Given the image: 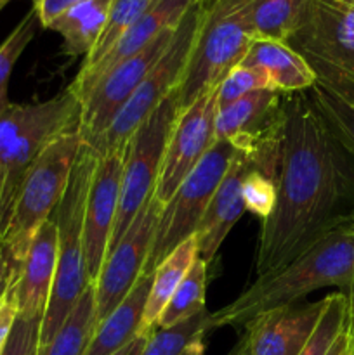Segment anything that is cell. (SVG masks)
Returning a JSON list of instances; mask_svg holds the SVG:
<instances>
[{
  "instance_id": "60d3db41",
  "label": "cell",
  "mask_w": 354,
  "mask_h": 355,
  "mask_svg": "<svg viewBox=\"0 0 354 355\" xmlns=\"http://www.w3.org/2000/svg\"><path fill=\"white\" fill-rule=\"evenodd\" d=\"M347 311H349V309H347ZM349 355H354V321H349Z\"/></svg>"
},
{
  "instance_id": "836d02e7",
  "label": "cell",
  "mask_w": 354,
  "mask_h": 355,
  "mask_svg": "<svg viewBox=\"0 0 354 355\" xmlns=\"http://www.w3.org/2000/svg\"><path fill=\"white\" fill-rule=\"evenodd\" d=\"M14 281L9 284L3 297L0 298V355H2L3 347H6L7 338L10 335V329H12L17 318V298Z\"/></svg>"
},
{
  "instance_id": "8992f818",
  "label": "cell",
  "mask_w": 354,
  "mask_h": 355,
  "mask_svg": "<svg viewBox=\"0 0 354 355\" xmlns=\"http://www.w3.org/2000/svg\"><path fill=\"white\" fill-rule=\"evenodd\" d=\"M255 0H215L203 9L200 30L187 61L179 92V111L215 89L243 61L257 38L253 30Z\"/></svg>"
},
{
  "instance_id": "5bb4252c",
  "label": "cell",
  "mask_w": 354,
  "mask_h": 355,
  "mask_svg": "<svg viewBox=\"0 0 354 355\" xmlns=\"http://www.w3.org/2000/svg\"><path fill=\"white\" fill-rule=\"evenodd\" d=\"M124 158L125 148L101 155L90 179L83 215V253L90 284L99 277L117 222Z\"/></svg>"
},
{
  "instance_id": "74e56055",
  "label": "cell",
  "mask_w": 354,
  "mask_h": 355,
  "mask_svg": "<svg viewBox=\"0 0 354 355\" xmlns=\"http://www.w3.org/2000/svg\"><path fill=\"white\" fill-rule=\"evenodd\" d=\"M228 355H250V343L246 333L236 342V345L229 350Z\"/></svg>"
},
{
  "instance_id": "83f0119b",
  "label": "cell",
  "mask_w": 354,
  "mask_h": 355,
  "mask_svg": "<svg viewBox=\"0 0 354 355\" xmlns=\"http://www.w3.org/2000/svg\"><path fill=\"white\" fill-rule=\"evenodd\" d=\"M212 331V312L203 311L169 328H156L148 336L141 355H180L191 343Z\"/></svg>"
},
{
  "instance_id": "4dcf8cb0",
  "label": "cell",
  "mask_w": 354,
  "mask_h": 355,
  "mask_svg": "<svg viewBox=\"0 0 354 355\" xmlns=\"http://www.w3.org/2000/svg\"><path fill=\"white\" fill-rule=\"evenodd\" d=\"M38 26H42L40 19H38L37 12L31 9L0 45V113L10 104L9 97H7V87H9L14 64L24 52V49L28 47V44L33 40Z\"/></svg>"
},
{
  "instance_id": "ee69618b",
  "label": "cell",
  "mask_w": 354,
  "mask_h": 355,
  "mask_svg": "<svg viewBox=\"0 0 354 355\" xmlns=\"http://www.w3.org/2000/svg\"><path fill=\"white\" fill-rule=\"evenodd\" d=\"M342 355H349V347H347V350H346V352H344Z\"/></svg>"
},
{
  "instance_id": "2e32d148",
  "label": "cell",
  "mask_w": 354,
  "mask_h": 355,
  "mask_svg": "<svg viewBox=\"0 0 354 355\" xmlns=\"http://www.w3.org/2000/svg\"><path fill=\"white\" fill-rule=\"evenodd\" d=\"M326 298L271 309L246 322L250 355H298L311 338Z\"/></svg>"
},
{
  "instance_id": "cb8c5ba5",
  "label": "cell",
  "mask_w": 354,
  "mask_h": 355,
  "mask_svg": "<svg viewBox=\"0 0 354 355\" xmlns=\"http://www.w3.org/2000/svg\"><path fill=\"white\" fill-rule=\"evenodd\" d=\"M96 328V293L90 284L58 333L38 345L37 355H85Z\"/></svg>"
},
{
  "instance_id": "9c48e42d",
  "label": "cell",
  "mask_w": 354,
  "mask_h": 355,
  "mask_svg": "<svg viewBox=\"0 0 354 355\" xmlns=\"http://www.w3.org/2000/svg\"><path fill=\"white\" fill-rule=\"evenodd\" d=\"M203 7L200 0L189 7L180 23L177 24L174 37L169 47L163 52L162 58L156 61L151 71L146 75L141 85L135 89L130 99L125 103L120 113L115 116L113 123L106 130V134L99 139L94 151L97 155H106L113 149L125 148L128 137L134 134L135 128L155 111V107L169 96L172 90L180 85L198 30H200Z\"/></svg>"
},
{
  "instance_id": "f1b7e54d",
  "label": "cell",
  "mask_w": 354,
  "mask_h": 355,
  "mask_svg": "<svg viewBox=\"0 0 354 355\" xmlns=\"http://www.w3.org/2000/svg\"><path fill=\"white\" fill-rule=\"evenodd\" d=\"M305 92L337 142L354 156V103L337 96L319 83H314Z\"/></svg>"
},
{
  "instance_id": "8fae6325",
  "label": "cell",
  "mask_w": 354,
  "mask_h": 355,
  "mask_svg": "<svg viewBox=\"0 0 354 355\" xmlns=\"http://www.w3.org/2000/svg\"><path fill=\"white\" fill-rule=\"evenodd\" d=\"M176 28L162 33L144 49L120 61L108 69L103 76H99V80L94 83L90 92L82 101V113H80L82 142L94 148L106 134L115 116L120 113L125 103L130 99L135 89L141 85L146 75L167 51Z\"/></svg>"
},
{
  "instance_id": "ffe728a7",
  "label": "cell",
  "mask_w": 354,
  "mask_h": 355,
  "mask_svg": "<svg viewBox=\"0 0 354 355\" xmlns=\"http://www.w3.org/2000/svg\"><path fill=\"white\" fill-rule=\"evenodd\" d=\"M239 64L262 69L269 78L271 89L283 94L305 92L316 83L307 62L280 40L255 38Z\"/></svg>"
},
{
  "instance_id": "52a82bcc",
  "label": "cell",
  "mask_w": 354,
  "mask_h": 355,
  "mask_svg": "<svg viewBox=\"0 0 354 355\" xmlns=\"http://www.w3.org/2000/svg\"><path fill=\"white\" fill-rule=\"evenodd\" d=\"M316 83L354 103V0H307L285 40Z\"/></svg>"
},
{
  "instance_id": "ba28073f",
  "label": "cell",
  "mask_w": 354,
  "mask_h": 355,
  "mask_svg": "<svg viewBox=\"0 0 354 355\" xmlns=\"http://www.w3.org/2000/svg\"><path fill=\"white\" fill-rule=\"evenodd\" d=\"M177 113H179V92L176 89L135 128L125 144L120 201H118L117 222H115L108 253L127 232L135 215L155 196L160 165Z\"/></svg>"
},
{
  "instance_id": "3957f363",
  "label": "cell",
  "mask_w": 354,
  "mask_h": 355,
  "mask_svg": "<svg viewBox=\"0 0 354 355\" xmlns=\"http://www.w3.org/2000/svg\"><path fill=\"white\" fill-rule=\"evenodd\" d=\"M80 113L82 104L69 87L42 103H10L0 113V234L28 170L49 144L80 128Z\"/></svg>"
},
{
  "instance_id": "603a6c76",
  "label": "cell",
  "mask_w": 354,
  "mask_h": 355,
  "mask_svg": "<svg viewBox=\"0 0 354 355\" xmlns=\"http://www.w3.org/2000/svg\"><path fill=\"white\" fill-rule=\"evenodd\" d=\"M198 259V241L196 236H191L184 243H180L155 270H153L151 288H149L148 302L144 307L139 335H151L156 329V321L160 314L169 304L172 295L183 283L187 270L193 267L194 260Z\"/></svg>"
},
{
  "instance_id": "e575fe53",
  "label": "cell",
  "mask_w": 354,
  "mask_h": 355,
  "mask_svg": "<svg viewBox=\"0 0 354 355\" xmlns=\"http://www.w3.org/2000/svg\"><path fill=\"white\" fill-rule=\"evenodd\" d=\"M82 0H33V10L37 12L40 24L44 28H49V24L61 16L65 10L73 7L75 3Z\"/></svg>"
},
{
  "instance_id": "4316f807",
  "label": "cell",
  "mask_w": 354,
  "mask_h": 355,
  "mask_svg": "<svg viewBox=\"0 0 354 355\" xmlns=\"http://www.w3.org/2000/svg\"><path fill=\"white\" fill-rule=\"evenodd\" d=\"M158 0H115L108 16L106 26L101 33L99 40L94 45L90 54L83 59L78 73H87L96 68L108 55V52L118 44L121 37L151 9Z\"/></svg>"
},
{
  "instance_id": "f546056e",
  "label": "cell",
  "mask_w": 354,
  "mask_h": 355,
  "mask_svg": "<svg viewBox=\"0 0 354 355\" xmlns=\"http://www.w3.org/2000/svg\"><path fill=\"white\" fill-rule=\"evenodd\" d=\"M307 0H255L253 30L257 38L285 42L294 31Z\"/></svg>"
},
{
  "instance_id": "8d00e7d4",
  "label": "cell",
  "mask_w": 354,
  "mask_h": 355,
  "mask_svg": "<svg viewBox=\"0 0 354 355\" xmlns=\"http://www.w3.org/2000/svg\"><path fill=\"white\" fill-rule=\"evenodd\" d=\"M146 340H148V335H139L135 336L134 340H132L128 345H125L124 349L118 350L115 355H141L142 349H144V343Z\"/></svg>"
},
{
  "instance_id": "7402d4cb",
  "label": "cell",
  "mask_w": 354,
  "mask_h": 355,
  "mask_svg": "<svg viewBox=\"0 0 354 355\" xmlns=\"http://www.w3.org/2000/svg\"><path fill=\"white\" fill-rule=\"evenodd\" d=\"M115 0H82L56 17L49 30L62 38V54L83 59L99 40Z\"/></svg>"
},
{
  "instance_id": "5b68a950",
  "label": "cell",
  "mask_w": 354,
  "mask_h": 355,
  "mask_svg": "<svg viewBox=\"0 0 354 355\" xmlns=\"http://www.w3.org/2000/svg\"><path fill=\"white\" fill-rule=\"evenodd\" d=\"M80 146V128L58 137L38 156L21 184L9 220L0 234V250L16 276L38 229L52 217L68 187Z\"/></svg>"
},
{
  "instance_id": "e0dca14e",
  "label": "cell",
  "mask_w": 354,
  "mask_h": 355,
  "mask_svg": "<svg viewBox=\"0 0 354 355\" xmlns=\"http://www.w3.org/2000/svg\"><path fill=\"white\" fill-rule=\"evenodd\" d=\"M250 166V156L242 149L235 148V156L229 163L228 172L222 177L217 191L214 193L210 205L196 229L198 259L207 266L214 262L219 248L233 225L246 211L243 200V184Z\"/></svg>"
},
{
  "instance_id": "d6a6232c",
  "label": "cell",
  "mask_w": 354,
  "mask_h": 355,
  "mask_svg": "<svg viewBox=\"0 0 354 355\" xmlns=\"http://www.w3.org/2000/svg\"><path fill=\"white\" fill-rule=\"evenodd\" d=\"M42 319H24L17 315L2 355H37L40 345Z\"/></svg>"
},
{
  "instance_id": "44dd1931",
  "label": "cell",
  "mask_w": 354,
  "mask_h": 355,
  "mask_svg": "<svg viewBox=\"0 0 354 355\" xmlns=\"http://www.w3.org/2000/svg\"><path fill=\"white\" fill-rule=\"evenodd\" d=\"M153 274H142L121 304L97 324L85 355H115L139 336Z\"/></svg>"
},
{
  "instance_id": "7c38bea8",
  "label": "cell",
  "mask_w": 354,
  "mask_h": 355,
  "mask_svg": "<svg viewBox=\"0 0 354 355\" xmlns=\"http://www.w3.org/2000/svg\"><path fill=\"white\" fill-rule=\"evenodd\" d=\"M217 89L208 90L191 106L177 113L167 141L160 165L155 198L167 205L183 180L196 168L208 149L215 144V114H217Z\"/></svg>"
},
{
  "instance_id": "d4e9b609",
  "label": "cell",
  "mask_w": 354,
  "mask_h": 355,
  "mask_svg": "<svg viewBox=\"0 0 354 355\" xmlns=\"http://www.w3.org/2000/svg\"><path fill=\"white\" fill-rule=\"evenodd\" d=\"M311 338L298 355H342L349 347V311L342 291L328 295Z\"/></svg>"
},
{
  "instance_id": "4fadbf2b",
  "label": "cell",
  "mask_w": 354,
  "mask_h": 355,
  "mask_svg": "<svg viewBox=\"0 0 354 355\" xmlns=\"http://www.w3.org/2000/svg\"><path fill=\"white\" fill-rule=\"evenodd\" d=\"M162 208L163 205L153 196L104 259L99 277L94 283L97 324L121 304L144 274Z\"/></svg>"
},
{
  "instance_id": "6da1fadb",
  "label": "cell",
  "mask_w": 354,
  "mask_h": 355,
  "mask_svg": "<svg viewBox=\"0 0 354 355\" xmlns=\"http://www.w3.org/2000/svg\"><path fill=\"white\" fill-rule=\"evenodd\" d=\"M349 153L337 142L307 92L285 94V127L273 211L260 222L257 277L271 276L346 222L354 198Z\"/></svg>"
},
{
  "instance_id": "277c9868",
  "label": "cell",
  "mask_w": 354,
  "mask_h": 355,
  "mask_svg": "<svg viewBox=\"0 0 354 355\" xmlns=\"http://www.w3.org/2000/svg\"><path fill=\"white\" fill-rule=\"evenodd\" d=\"M97 158L99 155L92 146L82 142L68 187L51 217L58 227V267L51 300L42 319L40 343H47L58 333L90 286L83 253V215Z\"/></svg>"
},
{
  "instance_id": "7a4b0ae2",
  "label": "cell",
  "mask_w": 354,
  "mask_h": 355,
  "mask_svg": "<svg viewBox=\"0 0 354 355\" xmlns=\"http://www.w3.org/2000/svg\"><path fill=\"white\" fill-rule=\"evenodd\" d=\"M354 214L319 238L311 248L271 276L257 277L231 304L212 312V329L245 326L262 312L297 304L326 286L340 291L354 283Z\"/></svg>"
},
{
  "instance_id": "f35d334b",
  "label": "cell",
  "mask_w": 354,
  "mask_h": 355,
  "mask_svg": "<svg viewBox=\"0 0 354 355\" xmlns=\"http://www.w3.org/2000/svg\"><path fill=\"white\" fill-rule=\"evenodd\" d=\"M180 355H205V338L196 340L194 343H191Z\"/></svg>"
},
{
  "instance_id": "d590c367",
  "label": "cell",
  "mask_w": 354,
  "mask_h": 355,
  "mask_svg": "<svg viewBox=\"0 0 354 355\" xmlns=\"http://www.w3.org/2000/svg\"><path fill=\"white\" fill-rule=\"evenodd\" d=\"M16 277L17 276L12 272V269H10L9 260L6 259L3 252L0 250V298L3 297V293H6V290L9 288V284L12 283Z\"/></svg>"
},
{
  "instance_id": "b9f144b4",
  "label": "cell",
  "mask_w": 354,
  "mask_h": 355,
  "mask_svg": "<svg viewBox=\"0 0 354 355\" xmlns=\"http://www.w3.org/2000/svg\"><path fill=\"white\" fill-rule=\"evenodd\" d=\"M200 2H201V7H203V9H207V7H210L215 0H200Z\"/></svg>"
},
{
  "instance_id": "484cf974",
  "label": "cell",
  "mask_w": 354,
  "mask_h": 355,
  "mask_svg": "<svg viewBox=\"0 0 354 355\" xmlns=\"http://www.w3.org/2000/svg\"><path fill=\"white\" fill-rule=\"evenodd\" d=\"M207 281H208V266L201 259L194 260L193 267L187 270L183 283L172 295L169 304L160 314L156 321V328H169L180 321L193 318L200 312L207 311L205 300H207Z\"/></svg>"
},
{
  "instance_id": "d6986e66",
  "label": "cell",
  "mask_w": 354,
  "mask_h": 355,
  "mask_svg": "<svg viewBox=\"0 0 354 355\" xmlns=\"http://www.w3.org/2000/svg\"><path fill=\"white\" fill-rule=\"evenodd\" d=\"M56 267H58V227L49 218L35 236L26 253L16 286L17 315L24 319H44L54 286Z\"/></svg>"
},
{
  "instance_id": "7bdbcfd3",
  "label": "cell",
  "mask_w": 354,
  "mask_h": 355,
  "mask_svg": "<svg viewBox=\"0 0 354 355\" xmlns=\"http://www.w3.org/2000/svg\"><path fill=\"white\" fill-rule=\"evenodd\" d=\"M7 3H9V0H0V10H2Z\"/></svg>"
},
{
  "instance_id": "1f68e13d",
  "label": "cell",
  "mask_w": 354,
  "mask_h": 355,
  "mask_svg": "<svg viewBox=\"0 0 354 355\" xmlns=\"http://www.w3.org/2000/svg\"><path fill=\"white\" fill-rule=\"evenodd\" d=\"M271 89L269 78L262 69L238 64L224 76L217 89V110L236 103L257 90Z\"/></svg>"
},
{
  "instance_id": "ab89813d",
  "label": "cell",
  "mask_w": 354,
  "mask_h": 355,
  "mask_svg": "<svg viewBox=\"0 0 354 355\" xmlns=\"http://www.w3.org/2000/svg\"><path fill=\"white\" fill-rule=\"evenodd\" d=\"M347 298V309H349V321H354V283L347 290L342 291Z\"/></svg>"
},
{
  "instance_id": "30bf717a",
  "label": "cell",
  "mask_w": 354,
  "mask_h": 355,
  "mask_svg": "<svg viewBox=\"0 0 354 355\" xmlns=\"http://www.w3.org/2000/svg\"><path fill=\"white\" fill-rule=\"evenodd\" d=\"M235 156V146L228 141H215L196 168L183 180L176 194L163 205L149 250L144 274L153 270L186 239L196 234V229L217 191L222 177L228 172Z\"/></svg>"
},
{
  "instance_id": "f6af8a7d",
  "label": "cell",
  "mask_w": 354,
  "mask_h": 355,
  "mask_svg": "<svg viewBox=\"0 0 354 355\" xmlns=\"http://www.w3.org/2000/svg\"><path fill=\"white\" fill-rule=\"evenodd\" d=\"M353 231H354V218H353Z\"/></svg>"
},
{
  "instance_id": "ac0fdd59",
  "label": "cell",
  "mask_w": 354,
  "mask_h": 355,
  "mask_svg": "<svg viewBox=\"0 0 354 355\" xmlns=\"http://www.w3.org/2000/svg\"><path fill=\"white\" fill-rule=\"evenodd\" d=\"M196 0H158L124 37L118 40V44L108 52L106 58L87 73H78L75 76V80L71 82L69 89L75 92V96L78 97L80 104L85 99L87 94L90 92V89L94 87V83L99 80V76H103L104 73L110 68H113L115 64H118L124 59L130 58L135 52H139L141 49H144L146 45L151 44L155 38H158L160 35L165 33V31L174 30L177 24L180 23V19L184 17V14L189 10V7Z\"/></svg>"
},
{
  "instance_id": "9a60e30c",
  "label": "cell",
  "mask_w": 354,
  "mask_h": 355,
  "mask_svg": "<svg viewBox=\"0 0 354 355\" xmlns=\"http://www.w3.org/2000/svg\"><path fill=\"white\" fill-rule=\"evenodd\" d=\"M285 94L273 89L257 90L217 110L215 139L235 148H250L283 134Z\"/></svg>"
}]
</instances>
